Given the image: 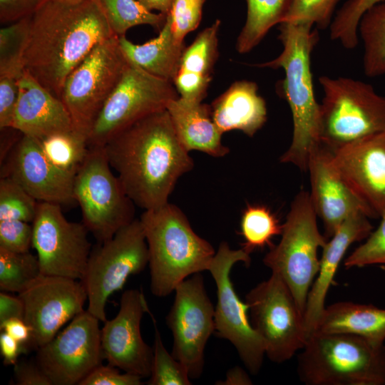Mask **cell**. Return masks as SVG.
Returning <instances> with one entry per match:
<instances>
[{
    "mask_svg": "<svg viewBox=\"0 0 385 385\" xmlns=\"http://www.w3.org/2000/svg\"><path fill=\"white\" fill-rule=\"evenodd\" d=\"M102 147L126 195L144 210L168 203L178 180L194 166L166 109L135 122Z\"/></svg>",
    "mask_w": 385,
    "mask_h": 385,
    "instance_id": "obj_1",
    "label": "cell"
},
{
    "mask_svg": "<svg viewBox=\"0 0 385 385\" xmlns=\"http://www.w3.org/2000/svg\"><path fill=\"white\" fill-rule=\"evenodd\" d=\"M113 36L95 0H49L29 18L24 69L60 98L68 75L98 44Z\"/></svg>",
    "mask_w": 385,
    "mask_h": 385,
    "instance_id": "obj_2",
    "label": "cell"
},
{
    "mask_svg": "<svg viewBox=\"0 0 385 385\" xmlns=\"http://www.w3.org/2000/svg\"><path fill=\"white\" fill-rule=\"evenodd\" d=\"M278 29L282 52L274 59L255 66L284 71L277 91L289 106L293 133L291 144L279 161L307 171L310 153L320 144V103L315 98L311 71V55L319 43V34L312 23L305 21L283 22Z\"/></svg>",
    "mask_w": 385,
    "mask_h": 385,
    "instance_id": "obj_3",
    "label": "cell"
},
{
    "mask_svg": "<svg viewBox=\"0 0 385 385\" xmlns=\"http://www.w3.org/2000/svg\"><path fill=\"white\" fill-rule=\"evenodd\" d=\"M140 220L148 248L153 294L166 297L189 276L208 270L216 252L176 205L168 202L144 210Z\"/></svg>",
    "mask_w": 385,
    "mask_h": 385,
    "instance_id": "obj_4",
    "label": "cell"
},
{
    "mask_svg": "<svg viewBox=\"0 0 385 385\" xmlns=\"http://www.w3.org/2000/svg\"><path fill=\"white\" fill-rule=\"evenodd\" d=\"M307 385H385V345L351 334H311L298 355Z\"/></svg>",
    "mask_w": 385,
    "mask_h": 385,
    "instance_id": "obj_5",
    "label": "cell"
},
{
    "mask_svg": "<svg viewBox=\"0 0 385 385\" xmlns=\"http://www.w3.org/2000/svg\"><path fill=\"white\" fill-rule=\"evenodd\" d=\"M319 142L331 151L385 131V97L366 82L349 77L319 78Z\"/></svg>",
    "mask_w": 385,
    "mask_h": 385,
    "instance_id": "obj_6",
    "label": "cell"
},
{
    "mask_svg": "<svg viewBox=\"0 0 385 385\" xmlns=\"http://www.w3.org/2000/svg\"><path fill=\"white\" fill-rule=\"evenodd\" d=\"M309 192L299 191L291 202L282 224L281 239L263 258L272 272L279 275L304 314L307 296L319 267L318 250L327 242L317 225Z\"/></svg>",
    "mask_w": 385,
    "mask_h": 385,
    "instance_id": "obj_7",
    "label": "cell"
},
{
    "mask_svg": "<svg viewBox=\"0 0 385 385\" xmlns=\"http://www.w3.org/2000/svg\"><path fill=\"white\" fill-rule=\"evenodd\" d=\"M149 262V252L140 219L119 229L110 239L91 250L81 280L88 296L87 310L100 322L106 321V306L128 277L141 272Z\"/></svg>",
    "mask_w": 385,
    "mask_h": 385,
    "instance_id": "obj_8",
    "label": "cell"
},
{
    "mask_svg": "<svg viewBox=\"0 0 385 385\" xmlns=\"http://www.w3.org/2000/svg\"><path fill=\"white\" fill-rule=\"evenodd\" d=\"M73 193L83 223L98 242L135 219V205L112 172L103 147H89L75 175Z\"/></svg>",
    "mask_w": 385,
    "mask_h": 385,
    "instance_id": "obj_9",
    "label": "cell"
},
{
    "mask_svg": "<svg viewBox=\"0 0 385 385\" xmlns=\"http://www.w3.org/2000/svg\"><path fill=\"white\" fill-rule=\"evenodd\" d=\"M128 63L118 36H113L98 44L65 81L60 98L70 114L73 130L87 139Z\"/></svg>",
    "mask_w": 385,
    "mask_h": 385,
    "instance_id": "obj_10",
    "label": "cell"
},
{
    "mask_svg": "<svg viewBox=\"0 0 385 385\" xmlns=\"http://www.w3.org/2000/svg\"><path fill=\"white\" fill-rule=\"evenodd\" d=\"M245 299L250 323L262 339L270 361L283 363L303 349L307 339L304 314L279 275L272 272Z\"/></svg>",
    "mask_w": 385,
    "mask_h": 385,
    "instance_id": "obj_11",
    "label": "cell"
},
{
    "mask_svg": "<svg viewBox=\"0 0 385 385\" xmlns=\"http://www.w3.org/2000/svg\"><path fill=\"white\" fill-rule=\"evenodd\" d=\"M179 96L171 81L153 76L128 61L91 130L88 146H103L135 122L166 109L169 102Z\"/></svg>",
    "mask_w": 385,
    "mask_h": 385,
    "instance_id": "obj_12",
    "label": "cell"
},
{
    "mask_svg": "<svg viewBox=\"0 0 385 385\" xmlns=\"http://www.w3.org/2000/svg\"><path fill=\"white\" fill-rule=\"evenodd\" d=\"M239 262L248 267L251 262L250 254L242 248L232 250L227 242H222L208 269L217 287L215 333L235 346L245 367L255 375L262 366L265 344L248 318L247 304L239 298L230 279L232 267Z\"/></svg>",
    "mask_w": 385,
    "mask_h": 385,
    "instance_id": "obj_13",
    "label": "cell"
},
{
    "mask_svg": "<svg viewBox=\"0 0 385 385\" xmlns=\"http://www.w3.org/2000/svg\"><path fill=\"white\" fill-rule=\"evenodd\" d=\"M166 323L173 338L172 354L187 369L190 379L200 378L205 348L215 333V307L208 297L201 272L180 282Z\"/></svg>",
    "mask_w": 385,
    "mask_h": 385,
    "instance_id": "obj_14",
    "label": "cell"
},
{
    "mask_svg": "<svg viewBox=\"0 0 385 385\" xmlns=\"http://www.w3.org/2000/svg\"><path fill=\"white\" fill-rule=\"evenodd\" d=\"M32 226L41 274L81 280L91 251L85 225L68 220L61 205L38 202Z\"/></svg>",
    "mask_w": 385,
    "mask_h": 385,
    "instance_id": "obj_15",
    "label": "cell"
},
{
    "mask_svg": "<svg viewBox=\"0 0 385 385\" xmlns=\"http://www.w3.org/2000/svg\"><path fill=\"white\" fill-rule=\"evenodd\" d=\"M100 320L87 309L49 342L37 349L36 361L53 385H76L104 359Z\"/></svg>",
    "mask_w": 385,
    "mask_h": 385,
    "instance_id": "obj_16",
    "label": "cell"
},
{
    "mask_svg": "<svg viewBox=\"0 0 385 385\" xmlns=\"http://www.w3.org/2000/svg\"><path fill=\"white\" fill-rule=\"evenodd\" d=\"M19 296L24 304V319L31 330L29 345L37 349L49 342L64 324L84 311L88 299L81 280L44 274Z\"/></svg>",
    "mask_w": 385,
    "mask_h": 385,
    "instance_id": "obj_17",
    "label": "cell"
},
{
    "mask_svg": "<svg viewBox=\"0 0 385 385\" xmlns=\"http://www.w3.org/2000/svg\"><path fill=\"white\" fill-rule=\"evenodd\" d=\"M145 313L151 314L143 292L137 289L125 290L116 316L104 322L101 338L104 359L109 364L142 378H149L153 348L144 342L140 332Z\"/></svg>",
    "mask_w": 385,
    "mask_h": 385,
    "instance_id": "obj_18",
    "label": "cell"
},
{
    "mask_svg": "<svg viewBox=\"0 0 385 385\" xmlns=\"http://www.w3.org/2000/svg\"><path fill=\"white\" fill-rule=\"evenodd\" d=\"M333 163L376 218L385 215V131L371 134L332 152Z\"/></svg>",
    "mask_w": 385,
    "mask_h": 385,
    "instance_id": "obj_19",
    "label": "cell"
},
{
    "mask_svg": "<svg viewBox=\"0 0 385 385\" xmlns=\"http://www.w3.org/2000/svg\"><path fill=\"white\" fill-rule=\"evenodd\" d=\"M309 197L323 223L324 236L329 240L350 215L362 212L376 218L371 209L345 182L332 160V151L319 144L310 153Z\"/></svg>",
    "mask_w": 385,
    "mask_h": 385,
    "instance_id": "obj_20",
    "label": "cell"
},
{
    "mask_svg": "<svg viewBox=\"0 0 385 385\" xmlns=\"http://www.w3.org/2000/svg\"><path fill=\"white\" fill-rule=\"evenodd\" d=\"M75 175L54 165L45 155L39 140L22 135L4 176L18 183L38 202L62 205L76 202Z\"/></svg>",
    "mask_w": 385,
    "mask_h": 385,
    "instance_id": "obj_21",
    "label": "cell"
},
{
    "mask_svg": "<svg viewBox=\"0 0 385 385\" xmlns=\"http://www.w3.org/2000/svg\"><path fill=\"white\" fill-rule=\"evenodd\" d=\"M372 229L366 215L353 214L343 222L322 248L319 271L309 289L304 314L307 338L317 329L325 309L327 294L348 248L353 243L366 239Z\"/></svg>",
    "mask_w": 385,
    "mask_h": 385,
    "instance_id": "obj_22",
    "label": "cell"
},
{
    "mask_svg": "<svg viewBox=\"0 0 385 385\" xmlns=\"http://www.w3.org/2000/svg\"><path fill=\"white\" fill-rule=\"evenodd\" d=\"M19 85V95L11 128L39 140L73 129L63 101L26 71Z\"/></svg>",
    "mask_w": 385,
    "mask_h": 385,
    "instance_id": "obj_23",
    "label": "cell"
},
{
    "mask_svg": "<svg viewBox=\"0 0 385 385\" xmlns=\"http://www.w3.org/2000/svg\"><path fill=\"white\" fill-rule=\"evenodd\" d=\"M210 106L212 120L222 134L236 130L252 137L267 119L266 102L257 83L250 81H235Z\"/></svg>",
    "mask_w": 385,
    "mask_h": 385,
    "instance_id": "obj_24",
    "label": "cell"
},
{
    "mask_svg": "<svg viewBox=\"0 0 385 385\" xmlns=\"http://www.w3.org/2000/svg\"><path fill=\"white\" fill-rule=\"evenodd\" d=\"M220 24V20L217 19L184 48L173 80L180 97L202 102L207 96L218 57L217 35Z\"/></svg>",
    "mask_w": 385,
    "mask_h": 385,
    "instance_id": "obj_25",
    "label": "cell"
},
{
    "mask_svg": "<svg viewBox=\"0 0 385 385\" xmlns=\"http://www.w3.org/2000/svg\"><path fill=\"white\" fill-rule=\"evenodd\" d=\"M166 110L176 135L187 151L198 150L215 158L229 153L222 143L223 134L212 120L210 106L179 96L169 102Z\"/></svg>",
    "mask_w": 385,
    "mask_h": 385,
    "instance_id": "obj_26",
    "label": "cell"
},
{
    "mask_svg": "<svg viewBox=\"0 0 385 385\" xmlns=\"http://www.w3.org/2000/svg\"><path fill=\"white\" fill-rule=\"evenodd\" d=\"M315 332L354 334L381 345L385 341V309L352 302H336L325 307Z\"/></svg>",
    "mask_w": 385,
    "mask_h": 385,
    "instance_id": "obj_27",
    "label": "cell"
},
{
    "mask_svg": "<svg viewBox=\"0 0 385 385\" xmlns=\"http://www.w3.org/2000/svg\"><path fill=\"white\" fill-rule=\"evenodd\" d=\"M126 58L148 73L173 83L185 48L175 38L169 20L155 38L143 44H135L124 36H118Z\"/></svg>",
    "mask_w": 385,
    "mask_h": 385,
    "instance_id": "obj_28",
    "label": "cell"
},
{
    "mask_svg": "<svg viewBox=\"0 0 385 385\" xmlns=\"http://www.w3.org/2000/svg\"><path fill=\"white\" fill-rule=\"evenodd\" d=\"M247 17L236 42V49L246 53L256 47L269 31L281 24L289 0H245Z\"/></svg>",
    "mask_w": 385,
    "mask_h": 385,
    "instance_id": "obj_29",
    "label": "cell"
},
{
    "mask_svg": "<svg viewBox=\"0 0 385 385\" xmlns=\"http://www.w3.org/2000/svg\"><path fill=\"white\" fill-rule=\"evenodd\" d=\"M357 31L363 44L364 73L369 78L385 75V1L363 14Z\"/></svg>",
    "mask_w": 385,
    "mask_h": 385,
    "instance_id": "obj_30",
    "label": "cell"
},
{
    "mask_svg": "<svg viewBox=\"0 0 385 385\" xmlns=\"http://www.w3.org/2000/svg\"><path fill=\"white\" fill-rule=\"evenodd\" d=\"M282 224L272 210L264 205H247L242 213L240 234L244 239L242 249L250 254L265 246L280 235Z\"/></svg>",
    "mask_w": 385,
    "mask_h": 385,
    "instance_id": "obj_31",
    "label": "cell"
},
{
    "mask_svg": "<svg viewBox=\"0 0 385 385\" xmlns=\"http://www.w3.org/2000/svg\"><path fill=\"white\" fill-rule=\"evenodd\" d=\"M111 31L117 36H124L130 28L142 24L163 26L166 16L147 9L138 0H95Z\"/></svg>",
    "mask_w": 385,
    "mask_h": 385,
    "instance_id": "obj_32",
    "label": "cell"
},
{
    "mask_svg": "<svg viewBox=\"0 0 385 385\" xmlns=\"http://www.w3.org/2000/svg\"><path fill=\"white\" fill-rule=\"evenodd\" d=\"M48 160L58 168L76 173L88 153V139L75 130L58 133L40 140Z\"/></svg>",
    "mask_w": 385,
    "mask_h": 385,
    "instance_id": "obj_33",
    "label": "cell"
},
{
    "mask_svg": "<svg viewBox=\"0 0 385 385\" xmlns=\"http://www.w3.org/2000/svg\"><path fill=\"white\" fill-rule=\"evenodd\" d=\"M41 274L37 256L0 248L1 291L20 293Z\"/></svg>",
    "mask_w": 385,
    "mask_h": 385,
    "instance_id": "obj_34",
    "label": "cell"
},
{
    "mask_svg": "<svg viewBox=\"0 0 385 385\" xmlns=\"http://www.w3.org/2000/svg\"><path fill=\"white\" fill-rule=\"evenodd\" d=\"M29 18L0 30V76L20 78L25 71L24 54L29 34Z\"/></svg>",
    "mask_w": 385,
    "mask_h": 385,
    "instance_id": "obj_35",
    "label": "cell"
},
{
    "mask_svg": "<svg viewBox=\"0 0 385 385\" xmlns=\"http://www.w3.org/2000/svg\"><path fill=\"white\" fill-rule=\"evenodd\" d=\"M385 0H347L337 11L329 27V37L346 49H354L359 43L358 26L363 14Z\"/></svg>",
    "mask_w": 385,
    "mask_h": 385,
    "instance_id": "obj_36",
    "label": "cell"
},
{
    "mask_svg": "<svg viewBox=\"0 0 385 385\" xmlns=\"http://www.w3.org/2000/svg\"><path fill=\"white\" fill-rule=\"evenodd\" d=\"M38 202L12 178L0 180V220L33 222Z\"/></svg>",
    "mask_w": 385,
    "mask_h": 385,
    "instance_id": "obj_37",
    "label": "cell"
},
{
    "mask_svg": "<svg viewBox=\"0 0 385 385\" xmlns=\"http://www.w3.org/2000/svg\"><path fill=\"white\" fill-rule=\"evenodd\" d=\"M155 327V342L151 372L147 384L149 385H190L188 371L165 349L153 317Z\"/></svg>",
    "mask_w": 385,
    "mask_h": 385,
    "instance_id": "obj_38",
    "label": "cell"
},
{
    "mask_svg": "<svg viewBox=\"0 0 385 385\" xmlns=\"http://www.w3.org/2000/svg\"><path fill=\"white\" fill-rule=\"evenodd\" d=\"M340 0H289L283 22H309L318 30L329 27Z\"/></svg>",
    "mask_w": 385,
    "mask_h": 385,
    "instance_id": "obj_39",
    "label": "cell"
},
{
    "mask_svg": "<svg viewBox=\"0 0 385 385\" xmlns=\"http://www.w3.org/2000/svg\"><path fill=\"white\" fill-rule=\"evenodd\" d=\"M206 0H173L166 17L175 39L184 43L185 36L196 29L202 19Z\"/></svg>",
    "mask_w": 385,
    "mask_h": 385,
    "instance_id": "obj_40",
    "label": "cell"
},
{
    "mask_svg": "<svg viewBox=\"0 0 385 385\" xmlns=\"http://www.w3.org/2000/svg\"><path fill=\"white\" fill-rule=\"evenodd\" d=\"M381 218L378 227L345 259L344 265L346 268L385 265V215Z\"/></svg>",
    "mask_w": 385,
    "mask_h": 385,
    "instance_id": "obj_41",
    "label": "cell"
},
{
    "mask_svg": "<svg viewBox=\"0 0 385 385\" xmlns=\"http://www.w3.org/2000/svg\"><path fill=\"white\" fill-rule=\"evenodd\" d=\"M33 226L21 220H0V248L27 252L32 246Z\"/></svg>",
    "mask_w": 385,
    "mask_h": 385,
    "instance_id": "obj_42",
    "label": "cell"
},
{
    "mask_svg": "<svg viewBox=\"0 0 385 385\" xmlns=\"http://www.w3.org/2000/svg\"><path fill=\"white\" fill-rule=\"evenodd\" d=\"M111 364H101L87 375L78 385H141L142 377L125 372Z\"/></svg>",
    "mask_w": 385,
    "mask_h": 385,
    "instance_id": "obj_43",
    "label": "cell"
},
{
    "mask_svg": "<svg viewBox=\"0 0 385 385\" xmlns=\"http://www.w3.org/2000/svg\"><path fill=\"white\" fill-rule=\"evenodd\" d=\"M20 78L0 76V128H12L14 113L19 99Z\"/></svg>",
    "mask_w": 385,
    "mask_h": 385,
    "instance_id": "obj_44",
    "label": "cell"
},
{
    "mask_svg": "<svg viewBox=\"0 0 385 385\" xmlns=\"http://www.w3.org/2000/svg\"><path fill=\"white\" fill-rule=\"evenodd\" d=\"M49 0H0V21L14 23L31 16Z\"/></svg>",
    "mask_w": 385,
    "mask_h": 385,
    "instance_id": "obj_45",
    "label": "cell"
},
{
    "mask_svg": "<svg viewBox=\"0 0 385 385\" xmlns=\"http://www.w3.org/2000/svg\"><path fill=\"white\" fill-rule=\"evenodd\" d=\"M14 378L18 385H53L36 361H18L14 365Z\"/></svg>",
    "mask_w": 385,
    "mask_h": 385,
    "instance_id": "obj_46",
    "label": "cell"
},
{
    "mask_svg": "<svg viewBox=\"0 0 385 385\" xmlns=\"http://www.w3.org/2000/svg\"><path fill=\"white\" fill-rule=\"evenodd\" d=\"M27 349L28 346L19 342L6 332H1L0 352L4 365H15L20 354L26 353Z\"/></svg>",
    "mask_w": 385,
    "mask_h": 385,
    "instance_id": "obj_47",
    "label": "cell"
},
{
    "mask_svg": "<svg viewBox=\"0 0 385 385\" xmlns=\"http://www.w3.org/2000/svg\"><path fill=\"white\" fill-rule=\"evenodd\" d=\"M24 317V304L22 299L6 292H0V324L11 318Z\"/></svg>",
    "mask_w": 385,
    "mask_h": 385,
    "instance_id": "obj_48",
    "label": "cell"
},
{
    "mask_svg": "<svg viewBox=\"0 0 385 385\" xmlns=\"http://www.w3.org/2000/svg\"><path fill=\"white\" fill-rule=\"evenodd\" d=\"M1 331L5 332L21 344L29 346L31 330L21 318H11L0 324Z\"/></svg>",
    "mask_w": 385,
    "mask_h": 385,
    "instance_id": "obj_49",
    "label": "cell"
},
{
    "mask_svg": "<svg viewBox=\"0 0 385 385\" xmlns=\"http://www.w3.org/2000/svg\"><path fill=\"white\" fill-rule=\"evenodd\" d=\"M252 380L247 374L240 366H235L229 370L224 381L219 384L225 385H250Z\"/></svg>",
    "mask_w": 385,
    "mask_h": 385,
    "instance_id": "obj_50",
    "label": "cell"
},
{
    "mask_svg": "<svg viewBox=\"0 0 385 385\" xmlns=\"http://www.w3.org/2000/svg\"><path fill=\"white\" fill-rule=\"evenodd\" d=\"M142 5L150 11H158L159 13L167 15L173 0H138Z\"/></svg>",
    "mask_w": 385,
    "mask_h": 385,
    "instance_id": "obj_51",
    "label": "cell"
},
{
    "mask_svg": "<svg viewBox=\"0 0 385 385\" xmlns=\"http://www.w3.org/2000/svg\"><path fill=\"white\" fill-rule=\"evenodd\" d=\"M56 1L64 2V3H68V4H77V3L83 2L88 0H56Z\"/></svg>",
    "mask_w": 385,
    "mask_h": 385,
    "instance_id": "obj_52",
    "label": "cell"
}]
</instances>
